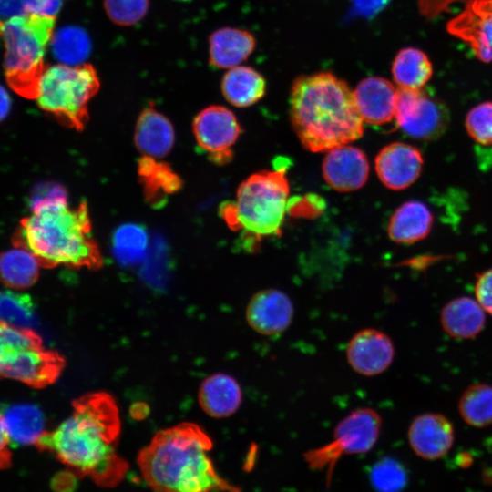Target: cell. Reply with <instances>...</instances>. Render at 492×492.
Returning <instances> with one entry per match:
<instances>
[{
    "label": "cell",
    "mask_w": 492,
    "mask_h": 492,
    "mask_svg": "<svg viewBox=\"0 0 492 492\" xmlns=\"http://www.w3.org/2000/svg\"><path fill=\"white\" fill-rule=\"evenodd\" d=\"M446 28L466 42L479 60L492 61V0H471Z\"/></svg>",
    "instance_id": "4fadbf2b"
},
{
    "label": "cell",
    "mask_w": 492,
    "mask_h": 492,
    "mask_svg": "<svg viewBox=\"0 0 492 492\" xmlns=\"http://www.w3.org/2000/svg\"><path fill=\"white\" fill-rule=\"evenodd\" d=\"M390 0H353L354 9L363 16L371 17L382 11Z\"/></svg>",
    "instance_id": "60d3db41"
},
{
    "label": "cell",
    "mask_w": 492,
    "mask_h": 492,
    "mask_svg": "<svg viewBox=\"0 0 492 492\" xmlns=\"http://www.w3.org/2000/svg\"><path fill=\"white\" fill-rule=\"evenodd\" d=\"M99 87L92 65L56 64L46 68L36 99L38 106L62 125L80 130L88 118V103Z\"/></svg>",
    "instance_id": "52a82bcc"
},
{
    "label": "cell",
    "mask_w": 492,
    "mask_h": 492,
    "mask_svg": "<svg viewBox=\"0 0 492 492\" xmlns=\"http://www.w3.org/2000/svg\"><path fill=\"white\" fill-rule=\"evenodd\" d=\"M288 196L283 168L259 171L239 186L236 201L223 206L222 215L231 227L258 240L280 235Z\"/></svg>",
    "instance_id": "8992f818"
},
{
    "label": "cell",
    "mask_w": 492,
    "mask_h": 492,
    "mask_svg": "<svg viewBox=\"0 0 492 492\" xmlns=\"http://www.w3.org/2000/svg\"><path fill=\"white\" fill-rule=\"evenodd\" d=\"M65 366L64 357L43 344L25 349L10 358L0 369V377L20 381L34 388H43L56 381Z\"/></svg>",
    "instance_id": "8fae6325"
},
{
    "label": "cell",
    "mask_w": 492,
    "mask_h": 492,
    "mask_svg": "<svg viewBox=\"0 0 492 492\" xmlns=\"http://www.w3.org/2000/svg\"><path fill=\"white\" fill-rule=\"evenodd\" d=\"M432 74L433 67L427 55L415 47L400 50L392 64V75L400 88L421 89Z\"/></svg>",
    "instance_id": "4316f807"
},
{
    "label": "cell",
    "mask_w": 492,
    "mask_h": 492,
    "mask_svg": "<svg viewBox=\"0 0 492 492\" xmlns=\"http://www.w3.org/2000/svg\"><path fill=\"white\" fill-rule=\"evenodd\" d=\"M10 440L5 429L4 416L0 414V469L6 468L11 464Z\"/></svg>",
    "instance_id": "b9f144b4"
},
{
    "label": "cell",
    "mask_w": 492,
    "mask_h": 492,
    "mask_svg": "<svg viewBox=\"0 0 492 492\" xmlns=\"http://www.w3.org/2000/svg\"><path fill=\"white\" fill-rule=\"evenodd\" d=\"M433 223L434 216L426 204L420 200H408L392 214L387 231L395 242L413 244L430 233Z\"/></svg>",
    "instance_id": "7402d4cb"
},
{
    "label": "cell",
    "mask_w": 492,
    "mask_h": 492,
    "mask_svg": "<svg viewBox=\"0 0 492 492\" xmlns=\"http://www.w3.org/2000/svg\"><path fill=\"white\" fill-rule=\"evenodd\" d=\"M26 12L56 16L59 12L63 0H22Z\"/></svg>",
    "instance_id": "ab89813d"
},
{
    "label": "cell",
    "mask_w": 492,
    "mask_h": 492,
    "mask_svg": "<svg viewBox=\"0 0 492 492\" xmlns=\"http://www.w3.org/2000/svg\"><path fill=\"white\" fill-rule=\"evenodd\" d=\"M465 127L469 137L482 146H492V102L473 107L466 116Z\"/></svg>",
    "instance_id": "836d02e7"
},
{
    "label": "cell",
    "mask_w": 492,
    "mask_h": 492,
    "mask_svg": "<svg viewBox=\"0 0 492 492\" xmlns=\"http://www.w3.org/2000/svg\"><path fill=\"white\" fill-rule=\"evenodd\" d=\"M34 308L31 299L12 292L0 293V316L9 322L26 324L33 321Z\"/></svg>",
    "instance_id": "d590c367"
},
{
    "label": "cell",
    "mask_w": 492,
    "mask_h": 492,
    "mask_svg": "<svg viewBox=\"0 0 492 492\" xmlns=\"http://www.w3.org/2000/svg\"><path fill=\"white\" fill-rule=\"evenodd\" d=\"M13 242L30 251L45 267L96 269L102 264L86 202L75 209L64 203L32 212L21 220Z\"/></svg>",
    "instance_id": "277c9868"
},
{
    "label": "cell",
    "mask_w": 492,
    "mask_h": 492,
    "mask_svg": "<svg viewBox=\"0 0 492 492\" xmlns=\"http://www.w3.org/2000/svg\"><path fill=\"white\" fill-rule=\"evenodd\" d=\"M471 0H416L420 14L426 19H434L449 11L457 3L467 4Z\"/></svg>",
    "instance_id": "f35d334b"
},
{
    "label": "cell",
    "mask_w": 492,
    "mask_h": 492,
    "mask_svg": "<svg viewBox=\"0 0 492 492\" xmlns=\"http://www.w3.org/2000/svg\"><path fill=\"white\" fill-rule=\"evenodd\" d=\"M395 118L407 136L419 140H433L448 128L450 113L438 97L422 89L398 88Z\"/></svg>",
    "instance_id": "9c48e42d"
},
{
    "label": "cell",
    "mask_w": 492,
    "mask_h": 492,
    "mask_svg": "<svg viewBox=\"0 0 492 492\" xmlns=\"http://www.w3.org/2000/svg\"><path fill=\"white\" fill-rule=\"evenodd\" d=\"M64 203H67V191L56 182H44L36 186L29 200L32 212Z\"/></svg>",
    "instance_id": "8d00e7d4"
},
{
    "label": "cell",
    "mask_w": 492,
    "mask_h": 492,
    "mask_svg": "<svg viewBox=\"0 0 492 492\" xmlns=\"http://www.w3.org/2000/svg\"><path fill=\"white\" fill-rule=\"evenodd\" d=\"M382 417L371 407L351 411L334 427L332 440L303 454L309 468L325 470L328 484L333 468L343 456L364 455L370 452L378 441Z\"/></svg>",
    "instance_id": "ba28073f"
},
{
    "label": "cell",
    "mask_w": 492,
    "mask_h": 492,
    "mask_svg": "<svg viewBox=\"0 0 492 492\" xmlns=\"http://www.w3.org/2000/svg\"><path fill=\"white\" fill-rule=\"evenodd\" d=\"M294 316L291 298L275 288L263 289L252 295L248 302L245 318L257 333L274 336L285 332Z\"/></svg>",
    "instance_id": "5bb4252c"
},
{
    "label": "cell",
    "mask_w": 492,
    "mask_h": 492,
    "mask_svg": "<svg viewBox=\"0 0 492 492\" xmlns=\"http://www.w3.org/2000/svg\"><path fill=\"white\" fill-rule=\"evenodd\" d=\"M486 312L476 299L459 296L442 308L440 323L443 331L455 339H472L486 324Z\"/></svg>",
    "instance_id": "ffe728a7"
},
{
    "label": "cell",
    "mask_w": 492,
    "mask_h": 492,
    "mask_svg": "<svg viewBox=\"0 0 492 492\" xmlns=\"http://www.w3.org/2000/svg\"><path fill=\"white\" fill-rule=\"evenodd\" d=\"M458 412L462 419L473 427L492 425V385L474 384L461 395Z\"/></svg>",
    "instance_id": "f1b7e54d"
},
{
    "label": "cell",
    "mask_w": 492,
    "mask_h": 492,
    "mask_svg": "<svg viewBox=\"0 0 492 492\" xmlns=\"http://www.w3.org/2000/svg\"><path fill=\"white\" fill-rule=\"evenodd\" d=\"M138 174L151 204L162 203L167 195L177 191L181 185L179 176L169 165L151 157L144 156L139 160Z\"/></svg>",
    "instance_id": "83f0119b"
},
{
    "label": "cell",
    "mask_w": 492,
    "mask_h": 492,
    "mask_svg": "<svg viewBox=\"0 0 492 492\" xmlns=\"http://www.w3.org/2000/svg\"><path fill=\"white\" fill-rule=\"evenodd\" d=\"M149 5V0H104L109 19L123 26L138 23L146 15Z\"/></svg>",
    "instance_id": "e575fe53"
},
{
    "label": "cell",
    "mask_w": 492,
    "mask_h": 492,
    "mask_svg": "<svg viewBox=\"0 0 492 492\" xmlns=\"http://www.w3.org/2000/svg\"><path fill=\"white\" fill-rule=\"evenodd\" d=\"M198 400L207 415L214 418H225L235 414L241 406L242 391L234 377L218 373L202 381Z\"/></svg>",
    "instance_id": "d6986e66"
},
{
    "label": "cell",
    "mask_w": 492,
    "mask_h": 492,
    "mask_svg": "<svg viewBox=\"0 0 492 492\" xmlns=\"http://www.w3.org/2000/svg\"><path fill=\"white\" fill-rule=\"evenodd\" d=\"M41 344V337L33 330L0 320V369L19 352Z\"/></svg>",
    "instance_id": "1f68e13d"
},
{
    "label": "cell",
    "mask_w": 492,
    "mask_h": 492,
    "mask_svg": "<svg viewBox=\"0 0 492 492\" xmlns=\"http://www.w3.org/2000/svg\"><path fill=\"white\" fill-rule=\"evenodd\" d=\"M474 293L483 310L492 315V268L476 275Z\"/></svg>",
    "instance_id": "74e56055"
},
{
    "label": "cell",
    "mask_w": 492,
    "mask_h": 492,
    "mask_svg": "<svg viewBox=\"0 0 492 492\" xmlns=\"http://www.w3.org/2000/svg\"><path fill=\"white\" fill-rule=\"evenodd\" d=\"M221 91L226 100L238 108L255 104L265 94L266 81L254 68L237 66L223 76Z\"/></svg>",
    "instance_id": "cb8c5ba5"
},
{
    "label": "cell",
    "mask_w": 492,
    "mask_h": 492,
    "mask_svg": "<svg viewBox=\"0 0 492 492\" xmlns=\"http://www.w3.org/2000/svg\"><path fill=\"white\" fill-rule=\"evenodd\" d=\"M11 108V98L7 91L0 85V121L4 120L9 114Z\"/></svg>",
    "instance_id": "7bdbcfd3"
},
{
    "label": "cell",
    "mask_w": 492,
    "mask_h": 492,
    "mask_svg": "<svg viewBox=\"0 0 492 492\" xmlns=\"http://www.w3.org/2000/svg\"><path fill=\"white\" fill-rule=\"evenodd\" d=\"M326 183L340 192H349L362 188L369 175V162L358 148L341 145L329 149L322 165Z\"/></svg>",
    "instance_id": "2e32d148"
},
{
    "label": "cell",
    "mask_w": 492,
    "mask_h": 492,
    "mask_svg": "<svg viewBox=\"0 0 492 492\" xmlns=\"http://www.w3.org/2000/svg\"><path fill=\"white\" fill-rule=\"evenodd\" d=\"M256 46L254 36L248 31L223 27L209 38V62L215 68H231L246 60Z\"/></svg>",
    "instance_id": "44dd1931"
},
{
    "label": "cell",
    "mask_w": 492,
    "mask_h": 492,
    "mask_svg": "<svg viewBox=\"0 0 492 492\" xmlns=\"http://www.w3.org/2000/svg\"><path fill=\"white\" fill-rule=\"evenodd\" d=\"M424 158L418 148L404 142L384 147L375 157V170L381 182L390 190H401L420 177Z\"/></svg>",
    "instance_id": "9a60e30c"
},
{
    "label": "cell",
    "mask_w": 492,
    "mask_h": 492,
    "mask_svg": "<svg viewBox=\"0 0 492 492\" xmlns=\"http://www.w3.org/2000/svg\"><path fill=\"white\" fill-rule=\"evenodd\" d=\"M180 1H187V0H180Z\"/></svg>",
    "instance_id": "ee69618b"
},
{
    "label": "cell",
    "mask_w": 492,
    "mask_h": 492,
    "mask_svg": "<svg viewBox=\"0 0 492 492\" xmlns=\"http://www.w3.org/2000/svg\"><path fill=\"white\" fill-rule=\"evenodd\" d=\"M3 416L10 444L14 446L36 445L45 434V416L35 405H11Z\"/></svg>",
    "instance_id": "d4e9b609"
},
{
    "label": "cell",
    "mask_w": 492,
    "mask_h": 492,
    "mask_svg": "<svg viewBox=\"0 0 492 492\" xmlns=\"http://www.w3.org/2000/svg\"><path fill=\"white\" fill-rule=\"evenodd\" d=\"M353 93L364 122L383 125L395 118L397 89L389 80L380 77H366Z\"/></svg>",
    "instance_id": "ac0fdd59"
},
{
    "label": "cell",
    "mask_w": 492,
    "mask_h": 492,
    "mask_svg": "<svg viewBox=\"0 0 492 492\" xmlns=\"http://www.w3.org/2000/svg\"><path fill=\"white\" fill-rule=\"evenodd\" d=\"M212 446L200 425L184 422L156 433L137 463L143 479L157 491H238L216 471L209 456Z\"/></svg>",
    "instance_id": "7a4b0ae2"
},
{
    "label": "cell",
    "mask_w": 492,
    "mask_h": 492,
    "mask_svg": "<svg viewBox=\"0 0 492 492\" xmlns=\"http://www.w3.org/2000/svg\"><path fill=\"white\" fill-rule=\"evenodd\" d=\"M345 356L356 374L375 376L391 366L395 358V345L384 332L376 328H364L348 341Z\"/></svg>",
    "instance_id": "7c38bea8"
},
{
    "label": "cell",
    "mask_w": 492,
    "mask_h": 492,
    "mask_svg": "<svg viewBox=\"0 0 492 492\" xmlns=\"http://www.w3.org/2000/svg\"><path fill=\"white\" fill-rule=\"evenodd\" d=\"M369 479L376 490L392 492L404 488L407 476L399 462L392 457H384L373 466Z\"/></svg>",
    "instance_id": "d6a6232c"
},
{
    "label": "cell",
    "mask_w": 492,
    "mask_h": 492,
    "mask_svg": "<svg viewBox=\"0 0 492 492\" xmlns=\"http://www.w3.org/2000/svg\"><path fill=\"white\" fill-rule=\"evenodd\" d=\"M241 131L234 114L221 106L205 108L193 120V133L199 147L218 164L226 163L232 157L231 148Z\"/></svg>",
    "instance_id": "30bf717a"
},
{
    "label": "cell",
    "mask_w": 492,
    "mask_h": 492,
    "mask_svg": "<svg viewBox=\"0 0 492 492\" xmlns=\"http://www.w3.org/2000/svg\"><path fill=\"white\" fill-rule=\"evenodd\" d=\"M290 118L302 146L313 152L354 141L364 130L352 89L330 72L295 79L290 95Z\"/></svg>",
    "instance_id": "3957f363"
},
{
    "label": "cell",
    "mask_w": 492,
    "mask_h": 492,
    "mask_svg": "<svg viewBox=\"0 0 492 492\" xmlns=\"http://www.w3.org/2000/svg\"><path fill=\"white\" fill-rule=\"evenodd\" d=\"M174 140V128L164 115L153 108L140 113L135 128V144L144 156L154 159L166 156Z\"/></svg>",
    "instance_id": "603a6c76"
},
{
    "label": "cell",
    "mask_w": 492,
    "mask_h": 492,
    "mask_svg": "<svg viewBox=\"0 0 492 492\" xmlns=\"http://www.w3.org/2000/svg\"><path fill=\"white\" fill-rule=\"evenodd\" d=\"M413 452L426 460L444 456L455 441L454 426L450 420L438 413H424L411 422L407 431Z\"/></svg>",
    "instance_id": "e0dca14e"
},
{
    "label": "cell",
    "mask_w": 492,
    "mask_h": 492,
    "mask_svg": "<svg viewBox=\"0 0 492 492\" xmlns=\"http://www.w3.org/2000/svg\"><path fill=\"white\" fill-rule=\"evenodd\" d=\"M56 16L33 13L0 21V40L5 48L4 68L10 87L34 99L46 68L44 56L53 36Z\"/></svg>",
    "instance_id": "5b68a950"
},
{
    "label": "cell",
    "mask_w": 492,
    "mask_h": 492,
    "mask_svg": "<svg viewBox=\"0 0 492 492\" xmlns=\"http://www.w3.org/2000/svg\"><path fill=\"white\" fill-rule=\"evenodd\" d=\"M113 254L125 266H134L146 257L149 236L139 224L126 223L118 227L112 239Z\"/></svg>",
    "instance_id": "f546056e"
},
{
    "label": "cell",
    "mask_w": 492,
    "mask_h": 492,
    "mask_svg": "<svg viewBox=\"0 0 492 492\" xmlns=\"http://www.w3.org/2000/svg\"><path fill=\"white\" fill-rule=\"evenodd\" d=\"M15 247L0 254V280L10 288H28L36 282L41 264L27 249Z\"/></svg>",
    "instance_id": "484cf974"
},
{
    "label": "cell",
    "mask_w": 492,
    "mask_h": 492,
    "mask_svg": "<svg viewBox=\"0 0 492 492\" xmlns=\"http://www.w3.org/2000/svg\"><path fill=\"white\" fill-rule=\"evenodd\" d=\"M54 56L65 65H79L90 52V40L80 28L66 26L59 29L51 38Z\"/></svg>",
    "instance_id": "4dcf8cb0"
},
{
    "label": "cell",
    "mask_w": 492,
    "mask_h": 492,
    "mask_svg": "<svg viewBox=\"0 0 492 492\" xmlns=\"http://www.w3.org/2000/svg\"><path fill=\"white\" fill-rule=\"evenodd\" d=\"M72 405V414L55 430L45 432L36 446L54 454L73 476L115 487L128 468L118 453L121 425L115 399L103 391L92 392Z\"/></svg>",
    "instance_id": "6da1fadb"
}]
</instances>
